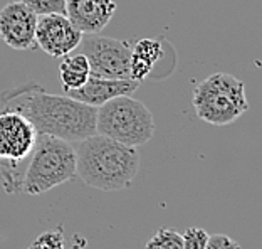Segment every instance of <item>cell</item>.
Instances as JSON below:
<instances>
[{"mask_svg":"<svg viewBox=\"0 0 262 249\" xmlns=\"http://www.w3.org/2000/svg\"><path fill=\"white\" fill-rule=\"evenodd\" d=\"M34 125L12 110L0 113V182L9 194L22 192L27 162L37 140Z\"/></svg>","mask_w":262,"mask_h":249,"instance_id":"8992f818","label":"cell"},{"mask_svg":"<svg viewBox=\"0 0 262 249\" xmlns=\"http://www.w3.org/2000/svg\"><path fill=\"white\" fill-rule=\"evenodd\" d=\"M192 105L200 120L213 127H225L249 110L246 85L232 74L215 73L193 86Z\"/></svg>","mask_w":262,"mask_h":249,"instance_id":"5b68a950","label":"cell"},{"mask_svg":"<svg viewBox=\"0 0 262 249\" xmlns=\"http://www.w3.org/2000/svg\"><path fill=\"white\" fill-rule=\"evenodd\" d=\"M89 74H91V69H89V63L82 52H69L61 57L57 76L64 93L81 88L88 81Z\"/></svg>","mask_w":262,"mask_h":249,"instance_id":"4fadbf2b","label":"cell"},{"mask_svg":"<svg viewBox=\"0 0 262 249\" xmlns=\"http://www.w3.org/2000/svg\"><path fill=\"white\" fill-rule=\"evenodd\" d=\"M37 17L22 2H10L0 10V37L15 51L35 47Z\"/></svg>","mask_w":262,"mask_h":249,"instance_id":"9c48e42d","label":"cell"},{"mask_svg":"<svg viewBox=\"0 0 262 249\" xmlns=\"http://www.w3.org/2000/svg\"><path fill=\"white\" fill-rule=\"evenodd\" d=\"M140 85L141 82L133 79H108V78H99V76L89 74L88 81L81 88L71 90L64 94L74 98L76 101H81L84 105L98 108V106L116 96L133 94L140 88Z\"/></svg>","mask_w":262,"mask_h":249,"instance_id":"8fae6325","label":"cell"},{"mask_svg":"<svg viewBox=\"0 0 262 249\" xmlns=\"http://www.w3.org/2000/svg\"><path fill=\"white\" fill-rule=\"evenodd\" d=\"M138 170V150L108 136L94 133L76 147V175L93 189L104 192L128 189Z\"/></svg>","mask_w":262,"mask_h":249,"instance_id":"7a4b0ae2","label":"cell"},{"mask_svg":"<svg viewBox=\"0 0 262 249\" xmlns=\"http://www.w3.org/2000/svg\"><path fill=\"white\" fill-rule=\"evenodd\" d=\"M76 177V148L52 135H37L22 180V192L40 195Z\"/></svg>","mask_w":262,"mask_h":249,"instance_id":"3957f363","label":"cell"},{"mask_svg":"<svg viewBox=\"0 0 262 249\" xmlns=\"http://www.w3.org/2000/svg\"><path fill=\"white\" fill-rule=\"evenodd\" d=\"M145 249H183L182 234L171 227H162L146 242Z\"/></svg>","mask_w":262,"mask_h":249,"instance_id":"5bb4252c","label":"cell"},{"mask_svg":"<svg viewBox=\"0 0 262 249\" xmlns=\"http://www.w3.org/2000/svg\"><path fill=\"white\" fill-rule=\"evenodd\" d=\"M4 110L24 115L39 135H52L71 143L96 133L98 108L68 94H51L35 82L4 93Z\"/></svg>","mask_w":262,"mask_h":249,"instance_id":"6da1fadb","label":"cell"},{"mask_svg":"<svg viewBox=\"0 0 262 249\" xmlns=\"http://www.w3.org/2000/svg\"><path fill=\"white\" fill-rule=\"evenodd\" d=\"M27 249H66L64 236L59 229L46 231V233L39 234Z\"/></svg>","mask_w":262,"mask_h":249,"instance_id":"9a60e30c","label":"cell"},{"mask_svg":"<svg viewBox=\"0 0 262 249\" xmlns=\"http://www.w3.org/2000/svg\"><path fill=\"white\" fill-rule=\"evenodd\" d=\"M115 12V0H66L64 14L81 34H99Z\"/></svg>","mask_w":262,"mask_h":249,"instance_id":"30bf717a","label":"cell"},{"mask_svg":"<svg viewBox=\"0 0 262 249\" xmlns=\"http://www.w3.org/2000/svg\"><path fill=\"white\" fill-rule=\"evenodd\" d=\"M81 39L82 34L66 14H46L37 17L35 46H39L47 56L61 59L69 52H74Z\"/></svg>","mask_w":262,"mask_h":249,"instance_id":"ba28073f","label":"cell"},{"mask_svg":"<svg viewBox=\"0 0 262 249\" xmlns=\"http://www.w3.org/2000/svg\"><path fill=\"white\" fill-rule=\"evenodd\" d=\"M96 133L126 147L138 148L151 140L155 118L150 108L131 94L116 96L98 106Z\"/></svg>","mask_w":262,"mask_h":249,"instance_id":"277c9868","label":"cell"},{"mask_svg":"<svg viewBox=\"0 0 262 249\" xmlns=\"http://www.w3.org/2000/svg\"><path fill=\"white\" fill-rule=\"evenodd\" d=\"M26 4L35 15L46 14H64L66 12V0H20Z\"/></svg>","mask_w":262,"mask_h":249,"instance_id":"2e32d148","label":"cell"},{"mask_svg":"<svg viewBox=\"0 0 262 249\" xmlns=\"http://www.w3.org/2000/svg\"><path fill=\"white\" fill-rule=\"evenodd\" d=\"M163 57V44L157 39H141L131 47L129 79L143 82L151 74L160 59Z\"/></svg>","mask_w":262,"mask_h":249,"instance_id":"7c38bea8","label":"cell"},{"mask_svg":"<svg viewBox=\"0 0 262 249\" xmlns=\"http://www.w3.org/2000/svg\"><path fill=\"white\" fill-rule=\"evenodd\" d=\"M79 52L86 56L91 74L108 79H129L131 46L99 34H82Z\"/></svg>","mask_w":262,"mask_h":249,"instance_id":"52a82bcc","label":"cell"},{"mask_svg":"<svg viewBox=\"0 0 262 249\" xmlns=\"http://www.w3.org/2000/svg\"><path fill=\"white\" fill-rule=\"evenodd\" d=\"M183 249H204L208 239V233L200 227H188L182 234Z\"/></svg>","mask_w":262,"mask_h":249,"instance_id":"e0dca14e","label":"cell"},{"mask_svg":"<svg viewBox=\"0 0 262 249\" xmlns=\"http://www.w3.org/2000/svg\"><path fill=\"white\" fill-rule=\"evenodd\" d=\"M204 249H241V244L225 234H213L208 236Z\"/></svg>","mask_w":262,"mask_h":249,"instance_id":"ac0fdd59","label":"cell"}]
</instances>
